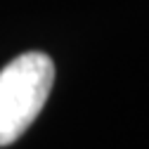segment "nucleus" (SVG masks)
Segmentation results:
<instances>
[{"label": "nucleus", "mask_w": 149, "mask_h": 149, "mask_svg": "<svg viewBox=\"0 0 149 149\" xmlns=\"http://www.w3.org/2000/svg\"><path fill=\"white\" fill-rule=\"evenodd\" d=\"M54 64L45 52H24L0 71V147L17 142L45 107Z\"/></svg>", "instance_id": "f257e3e1"}]
</instances>
